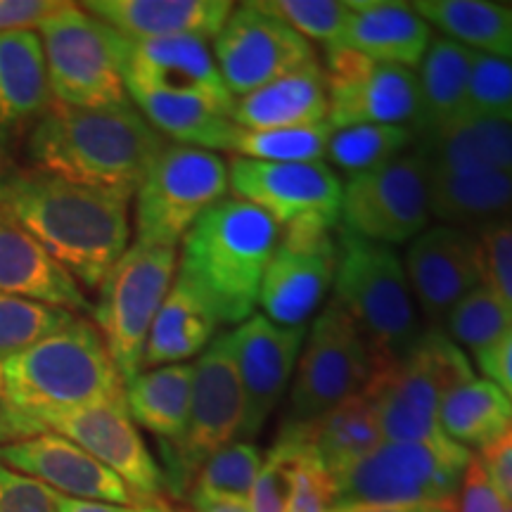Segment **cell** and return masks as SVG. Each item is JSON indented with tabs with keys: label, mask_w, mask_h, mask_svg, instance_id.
Segmentation results:
<instances>
[{
	"label": "cell",
	"mask_w": 512,
	"mask_h": 512,
	"mask_svg": "<svg viewBox=\"0 0 512 512\" xmlns=\"http://www.w3.org/2000/svg\"><path fill=\"white\" fill-rule=\"evenodd\" d=\"M0 211L27 230L81 290H98L131 247V195L67 181L29 164L0 166Z\"/></svg>",
	"instance_id": "cell-1"
},
{
	"label": "cell",
	"mask_w": 512,
	"mask_h": 512,
	"mask_svg": "<svg viewBox=\"0 0 512 512\" xmlns=\"http://www.w3.org/2000/svg\"><path fill=\"white\" fill-rule=\"evenodd\" d=\"M166 138L131 100L110 107L50 105L22 150L27 164L67 181L136 195Z\"/></svg>",
	"instance_id": "cell-2"
},
{
	"label": "cell",
	"mask_w": 512,
	"mask_h": 512,
	"mask_svg": "<svg viewBox=\"0 0 512 512\" xmlns=\"http://www.w3.org/2000/svg\"><path fill=\"white\" fill-rule=\"evenodd\" d=\"M0 366L5 382L0 446L29 439V425L38 415L124 399V380L105 339L81 316Z\"/></svg>",
	"instance_id": "cell-3"
},
{
	"label": "cell",
	"mask_w": 512,
	"mask_h": 512,
	"mask_svg": "<svg viewBox=\"0 0 512 512\" xmlns=\"http://www.w3.org/2000/svg\"><path fill=\"white\" fill-rule=\"evenodd\" d=\"M280 228L259 207L226 197L197 219L181 242L176 275L200 294L221 325L254 316Z\"/></svg>",
	"instance_id": "cell-4"
},
{
	"label": "cell",
	"mask_w": 512,
	"mask_h": 512,
	"mask_svg": "<svg viewBox=\"0 0 512 512\" xmlns=\"http://www.w3.org/2000/svg\"><path fill=\"white\" fill-rule=\"evenodd\" d=\"M475 368L441 330H425L406 354L382 363L366 387L384 441H432L439 408L453 387L472 380Z\"/></svg>",
	"instance_id": "cell-5"
},
{
	"label": "cell",
	"mask_w": 512,
	"mask_h": 512,
	"mask_svg": "<svg viewBox=\"0 0 512 512\" xmlns=\"http://www.w3.org/2000/svg\"><path fill=\"white\" fill-rule=\"evenodd\" d=\"M332 299L387 358L406 354L425 332L403 259L394 247L337 230Z\"/></svg>",
	"instance_id": "cell-6"
},
{
	"label": "cell",
	"mask_w": 512,
	"mask_h": 512,
	"mask_svg": "<svg viewBox=\"0 0 512 512\" xmlns=\"http://www.w3.org/2000/svg\"><path fill=\"white\" fill-rule=\"evenodd\" d=\"M472 453L448 437L382 441L366 458L339 472L335 505L456 503Z\"/></svg>",
	"instance_id": "cell-7"
},
{
	"label": "cell",
	"mask_w": 512,
	"mask_h": 512,
	"mask_svg": "<svg viewBox=\"0 0 512 512\" xmlns=\"http://www.w3.org/2000/svg\"><path fill=\"white\" fill-rule=\"evenodd\" d=\"M384 361L389 358L382 356L356 320L330 299L306 332L283 425H309L342 401L363 394Z\"/></svg>",
	"instance_id": "cell-8"
},
{
	"label": "cell",
	"mask_w": 512,
	"mask_h": 512,
	"mask_svg": "<svg viewBox=\"0 0 512 512\" xmlns=\"http://www.w3.org/2000/svg\"><path fill=\"white\" fill-rule=\"evenodd\" d=\"M176 271V247L133 242L98 287L95 328L124 384L143 370L147 335L174 285Z\"/></svg>",
	"instance_id": "cell-9"
},
{
	"label": "cell",
	"mask_w": 512,
	"mask_h": 512,
	"mask_svg": "<svg viewBox=\"0 0 512 512\" xmlns=\"http://www.w3.org/2000/svg\"><path fill=\"white\" fill-rule=\"evenodd\" d=\"M48 88L69 107H110L128 102L121 76L119 34L76 3H60L38 22Z\"/></svg>",
	"instance_id": "cell-10"
},
{
	"label": "cell",
	"mask_w": 512,
	"mask_h": 512,
	"mask_svg": "<svg viewBox=\"0 0 512 512\" xmlns=\"http://www.w3.org/2000/svg\"><path fill=\"white\" fill-rule=\"evenodd\" d=\"M230 190L219 152L169 143L159 150L136 190V242L178 247L197 219Z\"/></svg>",
	"instance_id": "cell-11"
},
{
	"label": "cell",
	"mask_w": 512,
	"mask_h": 512,
	"mask_svg": "<svg viewBox=\"0 0 512 512\" xmlns=\"http://www.w3.org/2000/svg\"><path fill=\"white\" fill-rule=\"evenodd\" d=\"M192 396L188 425L178 444L162 446L164 482L178 496H188L197 470L216 451L240 441L245 401L228 337L219 335L192 363Z\"/></svg>",
	"instance_id": "cell-12"
},
{
	"label": "cell",
	"mask_w": 512,
	"mask_h": 512,
	"mask_svg": "<svg viewBox=\"0 0 512 512\" xmlns=\"http://www.w3.org/2000/svg\"><path fill=\"white\" fill-rule=\"evenodd\" d=\"M427 164L415 150L349 176L342 185L339 230L377 245H408L430 226Z\"/></svg>",
	"instance_id": "cell-13"
},
{
	"label": "cell",
	"mask_w": 512,
	"mask_h": 512,
	"mask_svg": "<svg viewBox=\"0 0 512 512\" xmlns=\"http://www.w3.org/2000/svg\"><path fill=\"white\" fill-rule=\"evenodd\" d=\"M211 53L233 98L318 62L311 43L273 15L264 0L235 5Z\"/></svg>",
	"instance_id": "cell-14"
},
{
	"label": "cell",
	"mask_w": 512,
	"mask_h": 512,
	"mask_svg": "<svg viewBox=\"0 0 512 512\" xmlns=\"http://www.w3.org/2000/svg\"><path fill=\"white\" fill-rule=\"evenodd\" d=\"M228 183L238 200L259 207L280 230L304 223L339 228L342 178L325 162L275 164L233 157Z\"/></svg>",
	"instance_id": "cell-15"
},
{
	"label": "cell",
	"mask_w": 512,
	"mask_h": 512,
	"mask_svg": "<svg viewBox=\"0 0 512 512\" xmlns=\"http://www.w3.org/2000/svg\"><path fill=\"white\" fill-rule=\"evenodd\" d=\"M337 230L313 223L280 230L259 292V306L271 323L302 328L316 316L335 283Z\"/></svg>",
	"instance_id": "cell-16"
},
{
	"label": "cell",
	"mask_w": 512,
	"mask_h": 512,
	"mask_svg": "<svg viewBox=\"0 0 512 512\" xmlns=\"http://www.w3.org/2000/svg\"><path fill=\"white\" fill-rule=\"evenodd\" d=\"M43 432L60 434V437L74 441L95 460L110 467L114 475L124 479L145 503H162L159 496L166 486L164 472L140 437L124 399L74 408V411L38 415L36 420H31L29 434L36 437Z\"/></svg>",
	"instance_id": "cell-17"
},
{
	"label": "cell",
	"mask_w": 512,
	"mask_h": 512,
	"mask_svg": "<svg viewBox=\"0 0 512 512\" xmlns=\"http://www.w3.org/2000/svg\"><path fill=\"white\" fill-rule=\"evenodd\" d=\"M330 124L413 126L420 110L418 74L347 48H325Z\"/></svg>",
	"instance_id": "cell-18"
},
{
	"label": "cell",
	"mask_w": 512,
	"mask_h": 512,
	"mask_svg": "<svg viewBox=\"0 0 512 512\" xmlns=\"http://www.w3.org/2000/svg\"><path fill=\"white\" fill-rule=\"evenodd\" d=\"M403 268L427 330L444 332L453 306L484 283V256L477 235L441 223L408 242Z\"/></svg>",
	"instance_id": "cell-19"
},
{
	"label": "cell",
	"mask_w": 512,
	"mask_h": 512,
	"mask_svg": "<svg viewBox=\"0 0 512 512\" xmlns=\"http://www.w3.org/2000/svg\"><path fill=\"white\" fill-rule=\"evenodd\" d=\"M119 55L126 93L147 91L200 98L233 117L235 98L221 79L209 41L195 36L133 41L119 36Z\"/></svg>",
	"instance_id": "cell-20"
},
{
	"label": "cell",
	"mask_w": 512,
	"mask_h": 512,
	"mask_svg": "<svg viewBox=\"0 0 512 512\" xmlns=\"http://www.w3.org/2000/svg\"><path fill=\"white\" fill-rule=\"evenodd\" d=\"M306 332V325L283 328L254 313L226 335L245 401L240 441H252L264 430L271 413L283 401L297 370Z\"/></svg>",
	"instance_id": "cell-21"
},
{
	"label": "cell",
	"mask_w": 512,
	"mask_h": 512,
	"mask_svg": "<svg viewBox=\"0 0 512 512\" xmlns=\"http://www.w3.org/2000/svg\"><path fill=\"white\" fill-rule=\"evenodd\" d=\"M0 463L67 498L114 505H150L124 479L114 475L110 467L95 460L74 441L53 432L3 444Z\"/></svg>",
	"instance_id": "cell-22"
},
{
	"label": "cell",
	"mask_w": 512,
	"mask_h": 512,
	"mask_svg": "<svg viewBox=\"0 0 512 512\" xmlns=\"http://www.w3.org/2000/svg\"><path fill=\"white\" fill-rule=\"evenodd\" d=\"M53 105L38 31L0 34V166L15 155Z\"/></svg>",
	"instance_id": "cell-23"
},
{
	"label": "cell",
	"mask_w": 512,
	"mask_h": 512,
	"mask_svg": "<svg viewBox=\"0 0 512 512\" xmlns=\"http://www.w3.org/2000/svg\"><path fill=\"white\" fill-rule=\"evenodd\" d=\"M81 8L133 41L176 36L214 41L235 5L230 0H91Z\"/></svg>",
	"instance_id": "cell-24"
},
{
	"label": "cell",
	"mask_w": 512,
	"mask_h": 512,
	"mask_svg": "<svg viewBox=\"0 0 512 512\" xmlns=\"http://www.w3.org/2000/svg\"><path fill=\"white\" fill-rule=\"evenodd\" d=\"M0 294L93 313L81 285L5 211H0Z\"/></svg>",
	"instance_id": "cell-25"
},
{
	"label": "cell",
	"mask_w": 512,
	"mask_h": 512,
	"mask_svg": "<svg viewBox=\"0 0 512 512\" xmlns=\"http://www.w3.org/2000/svg\"><path fill=\"white\" fill-rule=\"evenodd\" d=\"M347 27L328 48H347L375 62L413 69L425 60L432 27L406 3L356 0Z\"/></svg>",
	"instance_id": "cell-26"
},
{
	"label": "cell",
	"mask_w": 512,
	"mask_h": 512,
	"mask_svg": "<svg viewBox=\"0 0 512 512\" xmlns=\"http://www.w3.org/2000/svg\"><path fill=\"white\" fill-rule=\"evenodd\" d=\"M233 121L245 131L306 128L330 121L328 83L320 62L235 98Z\"/></svg>",
	"instance_id": "cell-27"
},
{
	"label": "cell",
	"mask_w": 512,
	"mask_h": 512,
	"mask_svg": "<svg viewBox=\"0 0 512 512\" xmlns=\"http://www.w3.org/2000/svg\"><path fill=\"white\" fill-rule=\"evenodd\" d=\"M430 214L477 233L512 216V171H427Z\"/></svg>",
	"instance_id": "cell-28"
},
{
	"label": "cell",
	"mask_w": 512,
	"mask_h": 512,
	"mask_svg": "<svg viewBox=\"0 0 512 512\" xmlns=\"http://www.w3.org/2000/svg\"><path fill=\"white\" fill-rule=\"evenodd\" d=\"M472 60H475V50L444 36L432 38L425 60L420 62V110L413 124L415 136H427V133L472 119Z\"/></svg>",
	"instance_id": "cell-29"
},
{
	"label": "cell",
	"mask_w": 512,
	"mask_h": 512,
	"mask_svg": "<svg viewBox=\"0 0 512 512\" xmlns=\"http://www.w3.org/2000/svg\"><path fill=\"white\" fill-rule=\"evenodd\" d=\"M219 325L200 294L176 275L162 309L152 320L145 342L143 370L176 366L192 356H200L216 339Z\"/></svg>",
	"instance_id": "cell-30"
},
{
	"label": "cell",
	"mask_w": 512,
	"mask_h": 512,
	"mask_svg": "<svg viewBox=\"0 0 512 512\" xmlns=\"http://www.w3.org/2000/svg\"><path fill=\"white\" fill-rule=\"evenodd\" d=\"M413 150L427 171H512V126L472 117L415 136Z\"/></svg>",
	"instance_id": "cell-31"
},
{
	"label": "cell",
	"mask_w": 512,
	"mask_h": 512,
	"mask_svg": "<svg viewBox=\"0 0 512 512\" xmlns=\"http://www.w3.org/2000/svg\"><path fill=\"white\" fill-rule=\"evenodd\" d=\"M128 100L162 138L209 152H233L240 126L211 102L147 91H131Z\"/></svg>",
	"instance_id": "cell-32"
},
{
	"label": "cell",
	"mask_w": 512,
	"mask_h": 512,
	"mask_svg": "<svg viewBox=\"0 0 512 512\" xmlns=\"http://www.w3.org/2000/svg\"><path fill=\"white\" fill-rule=\"evenodd\" d=\"M192 363H176L140 373L124 384V401L128 415L136 425L174 446L181 441L190 415Z\"/></svg>",
	"instance_id": "cell-33"
},
{
	"label": "cell",
	"mask_w": 512,
	"mask_h": 512,
	"mask_svg": "<svg viewBox=\"0 0 512 512\" xmlns=\"http://www.w3.org/2000/svg\"><path fill=\"white\" fill-rule=\"evenodd\" d=\"M411 8L444 38L475 53L512 60V5L491 0H418Z\"/></svg>",
	"instance_id": "cell-34"
},
{
	"label": "cell",
	"mask_w": 512,
	"mask_h": 512,
	"mask_svg": "<svg viewBox=\"0 0 512 512\" xmlns=\"http://www.w3.org/2000/svg\"><path fill=\"white\" fill-rule=\"evenodd\" d=\"M294 430L304 434L306 444L313 448L320 463L328 467L332 477L366 458L384 441L375 408L366 394L351 396L318 420Z\"/></svg>",
	"instance_id": "cell-35"
},
{
	"label": "cell",
	"mask_w": 512,
	"mask_h": 512,
	"mask_svg": "<svg viewBox=\"0 0 512 512\" xmlns=\"http://www.w3.org/2000/svg\"><path fill=\"white\" fill-rule=\"evenodd\" d=\"M512 427V401L498 384L472 377L444 396L439 408V430L463 448L489 446Z\"/></svg>",
	"instance_id": "cell-36"
},
{
	"label": "cell",
	"mask_w": 512,
	"mask_h": 512,
	"mask_svg": "<svg viewBox=\"0 0 512 512\" xmlns=\"http://www.w3.org/2000/svg\"><path fill=\"white\" fill-rule=\"evenodd\" d=\"M261 465H264V456L252 441H233L204 460V465L197 470L188 491L190 505L195 510L216 503L249 505Z\"/></svg>",
	"instance_id": "cell-37"
},
{
	"label": "cell",
	"mask_w": 512,
	"mask_h": 512,
	"mask_svg": "<svg viewBox=\"0 0 512 512\" xmlns=\"http://www.w3.org/2000/svg\"><path fill=\"white\" fill-rule=\"evenodd\" d=\"M415 145L413 126L387 124H354L332 128L328 143L330 169H339L349 176L366 174L377 166L406 155Z\"/></svg>",
	"instance_id": "cell-38"
},
{
	"label": "cell",
	"mask_w": 512,
	"mask_h": 512,
	"mask_svg": "<svg viewBox=\"0 0 512 512\" xmlns=\"http://www.w3.org/2000/svg\"><path fill=\"white\" fill-rule=\"evenodd\" d=\"M512 328V311L489 285L482 283L453 306L444 323V335L460 349L470 351L475 363L489 354Z\"/></svg>",
	"instance_id": "cell-39"
},
{
	"label": "cell",
	"mask_w": 512,
	"mask_h": 512,
	"mask_svg": "<svg viewBox=\"0 0 512 512\" xmlns=\"http://www.w3.org/2000/svg\"><path fill=\"white\" fill-rule=\"evenodd\" d=\"M332 128L335 126L330 121L306 128H278V131H245V128H240L233 155L275 164L323 162Z\"/></svg>",
	"instance_id": "cell-40"
},
{
	"label": "cell",
	"mask_w": 512,
	"mask_h": 512,
	"mask_svg": "<svg viewBox=\"0 0 512 512\" xmlns=\"http://www.w3.org/2000/svg\"><path fill=\"white\" fill-rule=\"evenodd\" d=\"M76 316L34 299L0 294V363L41 342L43 337L67 328Z\"/></svg>",
	"instance_id": "cell-41"
},
{
	"label": "cell",
	"mask_w": 512,
	"mask_h": 512,
	"mask_svg": "<svg viewBox=\"0 0 512 512\" xmlns=\"http://www.w3.org/2000/svg\"><path fill=\"white\" fill-rule=\"evenodd\" d=\"M264 5L306 41L325 48L339 41L354 12V5L344 0H264Z\"/></svg>",
	"instance_id": "cell-42"
},
{
	"label": "cell",
	"mask_w": 512,
	"mask_h": 512,
	"mask_svg": "<svg viewBox=\"0 0 512 512\" xmlns=\"http://www.w3.org/2000/svg\"><path fill=\"white\" fill-rule=\"evenodd\" d=\"M470 114L512 126V60L475 53L470 76Z\"/></svg>",
	"instance_id": "cell-43"
},
{
	"label": "cell",
	"mask_w": 512,
	"mask_h": 512,
	"mask_svg": "<svg viewBox=\"0 0 512 512\" xmlns=\"http://www.w3.org/2000/svg\"><path fill=\"white\" fill-rule=\"evenodd\" d=\"M280 432L292 434L294 444H297L287 512H330L335 505V479H332L328 467L320 463L313 448L306 444L302 432L294 430V427H283Z\"/></svg>",
	"instance_id": "cell-44"
},
{
	"label": "cell",
	"mask_w": 512,
	"mask_h": 512,
	"mask_svg": "<svg viewBox=\"0 0 512 512\" xmlns=\"http://www.w3.org/2000/svg\"><path fill=\"white\" fill-rule=\"evenodd\" d=\"M294 453H297L294 437L280 432L254 482L252 496H249V512H287L292 494Z\"/></svg>",
	"instance_id": "cell-45"
},
{
	"label": "cell",
	"mask_w": 512,
	"mask_h": 512,
	"mask_svg": "<svg viewBox=\"0 0 512 512\" xmlns=\"http://www.w3.org/2000/svg\"><path fill=\"white\" fill-rule=\"evenodd\" d=\"M484 256V283L512 311V216L477 230Z\"/></svg>",
	"instance_id": "cell-46"
},
{
	"label": "cell",
	"mask_w": 512,
	"mask_h": 512,
	"mask_svg": "<svg viewBox=\"0 0 512 512\" xmlns=\"http://www.w3.org/2000/svg\"><path fill=\"white\" fill-rule=\"evenodd\" d=\"M0 512H60V508L53 489L0 463Z\"/></svg>",
	"instance_id": "cell-47"
},
{
	"label": "cell",
	"mask_w": 512,
	"mask_h": 512,
	"mask_svg": "<svg viewBox=\"0 0 512 512\" xmlns=\"http://www.w3.org/2000/svg\"><path fill=\"white\" fill-rule=\"evenodd\" d=\"M508 503L498 496L494 484L489 482L482 460L472 456L467 465L463 484H460V494L456 501V512H505Z\"/></svg>",
	"instance_id": "cell-48"
},
{
	"label": "cell",
	"mask_w": 512,
	"mask_h": 512,
	"mask_svg": "<svg viewBox=\"0 0 512 512\" xmlns=\"http://www.w3.org/2000/svg\"><path fill=\"white\" fill-rule=\"evenodd\" d=\"M477 458L482 460L489 482L494 484L498 496L512 505V427L496 441H491L489 446H484Z\"/></svg>",
	"instance_id": "cell-49"
},
{
	"label": "cell",
	"mask_w": 512,
	"mask_h": 512,
	"mask_svg": "<svg viewBox=\"0 0 512 512\" xmlns=\"http://www.w3.org/2000/svg\"><path fill=\"white\" fill-rule=\"evenodd\" d=\"M57 8L60 0H0V34L38 27V22Z\"/></svg>",
	"instance_id": "cell-50"
},
{
	"label": "cell",
	"mask_w": 512,
	"mask_h": 512,
	"mask_svg": "<svg viewBox=\"0 0 512 512\" xmlns=\"http://www.w3.org/2000/svg\"><path fill=\"white\" fill-rule=\"evenodd\" d=\"M477 368L486 375V380L498 384L512 401V328L505 332L501 342L477 363Z\"/></svg>",
	"instance_id": "cell-51"
},
{
	"label": "cell",
	"mask_w": 512,
	"mask_h": 512,
	"mask_svg": "<svg viewBox=\"0 0 512 512\" xmlns=\"http://www.w3.org/2000/svg\"><path fill=\"white\" fill-rule=\"evenodd\" d=\"M57 508H60V512H162L164 503L114 505V503H98V501H79V498H67L57 494Z\"/></svg>",
	"instance_id": "cell-52"
},
{
	"label": "cell",
	"mask_w": 512,
	"mask_h": 512,
	"mask_svg": "<svg viewBox=\"0 0 512 512\" xmlns=\"http://www.w3.org/2000/svg\"><path fill=\"white\" fill-rule=\"evenodd\" d=\"M330 512H456V503L430 505H332Z\"/></svg>",
	"instance_id": "cell-53"
},
{
	"label": "cell",
	"mask_w": 512,
	"mask_h": 512,
	"mask_svg": "<svg viewBox=\"0 0 512 512\" xmlns=\"http://www.w3.org/2000/svg\"><path fill=\"white\" fill-rule=\"evenodd\" d=\"M195 512H249V505H235V503H216L207 505V508Z\"/></svg>",
	"instance_id": "cell-54"
},
{
	"label": "cell",
	"mask_w": 512,
	"mask_h": 512,
	"mask_svg": "<svg viewBox=\"0 0 512 512\" xmlns=\"http://www.w3.org/2000/svg\"><path fill=\"white\" fill-rule=\"evenodd\" d=\"M5 411V382H3V366H0V418Z\"/></svg>",
	"instance_id": "cell-55"
},
{
	"label": "cell",
	"mask_w": 512,
	"mask_h": 512,
	"mask_svg": "<svg viewBox=\"0 0 512 512\" xmlns=\"http://www.w3.org/2000/svg\"><path fill=\"white\" fill-rule=\"evenodd\" d=\"M162 512H195V510H174V508H169V505L164 503V508H162Z\"/></svg>",
	"instance_id": "cell-56"
},
{
	"label": "cell",
	"mask_w": 512,
	"mask_h": 512,
	"mask_svg": "<svg viewBox=\"0 0 512 512\" xmlns=\"http://www.w3.org/2000/svg\"><path fill=\"white\" fill-rule=\"evenodd\" d=\"M505 512H512V505H508V510H505Z\"/></svg>",
	"instance_id": "cell-57"
}]
</instances>
